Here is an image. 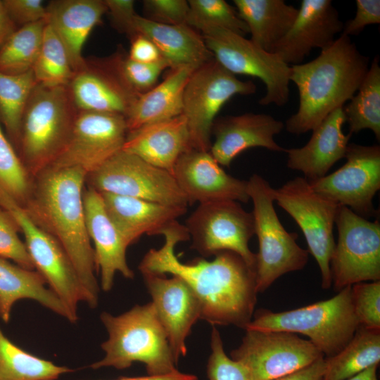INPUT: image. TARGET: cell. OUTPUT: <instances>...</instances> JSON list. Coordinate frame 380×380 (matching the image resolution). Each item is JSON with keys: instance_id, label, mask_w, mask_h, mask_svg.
Here are the masks:
<instances>
[{"instance_id": "obj_1", "label": "cell", "mask_w": 380, "mask_h": 380, "mask_svg": "<svg viewBox=\"0 0 380 380\" xmlns=\"http://www.w3.org/2000/svg\"><path fill=\"white\" fill-rule=\"evenodd\" d=\"M163 246L150 249L139 265L141 274H170L181 278L201 305V319L213 326L246 329L251 322L257 300L255 272L236 253L224 251L208 261L199 258L182 262L175 246L190 240L184 224L176 221L162 234Z\"/></svg>"}, {"instance_id": "obj_18", "label": "cell", "mask_w": 380, "mask_h": 380, "mask_svg": "<svg viewBox=\"0 0 380 380\" xmlns=\"http://www.w3.org/2000/svg\"><path fill=\"white\" fill-rule=\"evenodd\" d=\"M68 88L78 111L118 115L126 118L140 96L122 76L116 52L86 59L75 72Z\"/></svg>"}, {"instance_id": "obj_37", "label": "cell", "mask_w": 380, "mask_h": 380, "mask_svg": "<svg viewBox=\"0 0 380 380\" xmlns=\"http://www.w3.org/2000/svg\"><path fill=\"white\" fill-rule=\"evenodd\" d=\"M32 70L37 84L46 87H68L75 73L65 47L47 23Z\"/></svg>"}, {"instance_id": "obj_10", "label": "cell", "mask_w": 380, "mask_h": 380, "mask_svg": "<svg viewBox=\"0 0 380 380\" xmlns=\"http://www.w3.org/2000/svg\"><path fill=\"white\" fill-rule=\"evenodd\" d=\"M274 201L300 228L321 274V286L332 285L330 261L335 248L334 225L339 208L334 201L312 189L305 177H297L274 189Z\"/></svg>"}, {"instance_id": "obj_20", "label": "cell", "mask_w": 380, "mask_h": 380, "mask_svg": "<svg viewBox=\"0 0 380 380\" xmlns=\"http://www.w3.org/2000/svg\"><path fill=\"white\" fill-rule=\"evenodd\" d=\"M172 175L189 204L219 200L250 201L247 181L226 173L210 151L190 148L179 157Z\"/></svg>"}, {"instance_id": "obj_16", "label": "cell", "mask_w": 380, "mask_h": 380, "mask_svg": "<svg viewBox=\"0 0 380 380\" xmlns=\"http://www.w3.org/2000/svg\"><path fill=\"white\" fill-rule=\"evenodd\" d=\"M346 162L331 174L308 181L314 191L362 217L376 216L373 198L380 189V146L348 144Z\"/></svg>"}, {"instance_id": "obj_47", "label": "cell", "mask_w": 380, "mask_h": 380, "mask_svg": "<svg viewBox=\"0 0 380 380\" xmlns=\"http://www.w3.org/2000/svg\"><path fill=\"white\" fill-rule=\"evenodd\" d=\"M355 4V15L343 24L341 34L358 35L366 26L380 23L379 0H356Z\"/></svg>"}, {"instance_id": "obj_40", "label": "cell", "mask_w": 380, "mask_h": 380, "mask_svg": "<svg viewBox=\"0 0 380 380\" xmlns=\"http://www.w3.org/2000/svg\"><path fill=\"white\" fill-rule=\"evenodd\" d=\"M115 52L122 76L129 86L140 95L154 87L163 71L170 68L163 58L154 63H143L129 59L122 47Z\"/></svg>"}, {"instance_id": "obj_25", "label": "cell", "mask_w": 380, "mask_h": 380, "mask_svg": "<svg viewBox=\"0 0 380 380\" xmlns=\"http://www.w3.org/2000/svg\"><path fill=\"white\" fill-rule=\"evenodd\" d=\"M346 122L343 107L331 112L312 129L308 143L300 148L284 149L289 168L302 172L308 181L327 175L331 167L345 158L352 134H345Z\"/></svg>"}, {"instance_id": "obj_30", "label": "cell", "mask_w": 380, "mask_h": 380, "mask_svg": "<svg viewBox=\"0 0 380 380\" xmlns=\"http://www.w3.org/2000/svg\"><path fill=\"white\" fill-rule=\"evenodd\" d=\"M195 70L170 69L162 82L141 94L125 118L127 132L182 115L184 88Z\"/></svg>"}, {"instance_id": "obj_3", "label": "cell", "mask_w": 380, "mask_h": 380, "mask_svg": "<svg viewBox=\"0 0 380 380\" xmlns=\"http://www.w3.org/2000/svg\"><path fill=\"white\" fill-rule=\"evenodd\" d=\"M350 37L341 34L313 60L291 65L299 105L284 125L291 134L312 131L331 112L343 107L357 91L369 67Z\"/></svg>"}, {"instance_id": "obj_38", "label": "cell", "mask_w": 380, "mask_h": 380, "mask_svg": "<svg viewBox=\"0 0 380 380\" xmlns=\"http://www.w3.org/2000/svg\"><path fill=\"white\" fill-rule=\"evenodd\" d=\"M186 24L202 32L210 27H221L245 37L249 33L235 8L224 0H189Z\"/></svg>"}, {"instance_id": "obj_29", "label": "cell", "mask_w": 380, "mask_h": 380, "mask_svg": "<svg viewBox=\"0 0 380 380\" xmlns=\"http://www.w3.org/2000/svg\"><path fill=\"white\" fill-rule=\"evenodd\" d=\"M46 284L35 270L25 269L0 258V318L8 323L13 305L19 300L30 299L75 323L68 308Z\"/></svg>"}, {"instance_id": "obj_49", "label": "cell", "mask_w": 380, "mask_h": 380, "mask_svg": "<svg viewBox=\"0 0 380 380\" xmlns=\"http://www.w3.org/2000/svg\"><path fill=\"white\" fill-rule=\"evenodd\" d=\"M324 369L322 357L302 369L272 380H322Z\"/></svg>"}, {"instance_id": "obj_35", "label": "cell", "mask_w": 380, "mask_h": 380, "mask_svg": "<svg viewBox=\"0 0 380 380\" xmlns=\"http://www.w3.org/2000/svg\"><path fill=\"white\" fill-rule=\"evenodd\" d=\"M37 84L32 70L15 75L0 72V122L15 149L25 109Z\"/></svg>"}, {"instance_id": "obj_12", "label": "cell", "mask_w": 380, "mask_h": 380, "mask_svg": "<svg viewBox=\"0 0 380 380\" xmlns=\"http://www.w3.org/2000/svg\"><path fill=\"white\" fill-rule=\"evenodd\" d=\"M191 240V248L203 257L229 251L238 254L255 272V253L249 248L255 234L252 212L233 200L199 203L184 224Z\"/></svg>"}, {"instance_id": "obj_5", "label": "cell", "mask_w": 380, "mask_h": 380, "mask_svg": "<svg viewBox=\"0 0 380 380\" xmlns=\"http://www.w3.org/2000/svg\"><path fill=\"white\" fill-rule=\"evenodd\" d=\"M77 113L68 87L35 86L23 115L15 146L32 178L51 166L61 154Z\"/></svg>"}, {"instance_id": "obj_39", "label": "cell", "mask_w": 380, "mask_h": 380, "mask_svg": "<svg viewBox=\"0 0 380 380\" xmlns=\"http://www.w3.org/2000/svg\"><path fill=\"white\" fill-rule=\"evenodd\" d=\"M32 186V178L0 125V189L23 208Z\"/></svg>"}, {"instance_id": "obj_19", "label": "cell", "mask_w": 380, "mask_h": 380, "mask_svg": "<svg viewBox=\"0 0 380 380\" xmlns=\"http://www.w3.org/2000/svg\"><path fill=\"white\" fill-rule=\"evenodd\" d=\"M152 298L177 362L186 354V340L193 325L201 319L199 301L189 286L179 277L141 274Z\"/></svg>"}, {"instance_id": "obj_4", "label": "cell", "mask_w": 380, "mask_h": 380, "mask_svg": "<svg viewBox=\"0 0 380 380\" xmlns=\"http://www.w3.org/2000/svg\"><path fill=\"white\" fill-rule=\"evenodd\" d=\"M100 319L108 337L101 345L104 357L91 364V368L124 369L138 362L145 365L148 376L178 370V362L152 302L136 305L119 315L103 312Z\"/></svg>"}, {"instance_id": "obj_7", "label": "cell", "mask_w": 380, "mask_h": 380, "mask_svg": "<svg viewBox=\"0 0 380 380\" xmlns=\"http://www.w3.org/2000/svg\"><path fill=\"white\" fill-rule=\"evenodd\" d=\"M274 190L258 174L247 181L258 241V252L255 253L258 293L266 291L282 275L303 270L308 261L309 252L296 243L297 234L287 232L279 220L274 208Z\"/></svg>"}, {"instance_id": "obj_45", "label": "cell", "mask_w": 380, "mask_h": 380, "mask_svg": "<svg viewBox=\"0 0 380 380\" xmlns=\"http://www.w3.org/2000/svg\"><path fill=\"white\" fill-rule=\"evenodd\" d=\"M4 8L18 27L46 19V8L42 0H2Z\"/></svg>"}, {"instance_id": "obj_36", "label": "cell", "mask_w": 380, "mask_h": 380, "mask_svg": "<svg viewBox=\"0 0 380 380\" xmlns=\"http://www.w3.org/2000/svg\"><path fill=\"white\" fill-rule=\"evenodd\" d=\"M46 20L17 28L0 49V72L20 75L32 70L39 55Z\"/></svg>"}, {"instance_id": "obj_34", "label": "cell", "mask_w": 380, "mask_h": 380, "mask_svg": "<svg viewBox=\"0 0 380 380\" xmlns=\"http://www.w3.org/2000/svg\"><path fill=\"white\" fill-rule=\"evenodd\" d=\"M73 371L23 350L0 329V380H57Z\"/></svg>"}, {"instance_id": "obj_27", "label": "cell", "mask_w": 380, "mask_h": 380, "mask_svg": "<svg viewBox=\"0 0 380 380\" xmlns=\"http://www.w3.org/2000/svg\"><path fill=\"white\" fill-rule=\"evenodd\" d=\"M191 148L186 118H175L128 131L122 150L172 174L179 157Z\"/></svg>"}, {"instance_id": "obj_51", "label": "cell", "mask_w": 380, "mask_h": 380, "mask_svg": "<svg viewBox=\"0 0 380 380\" xmlns=\"http://www.w3.org/2000/svg\"><path fill=\"white\" fill-rule=\"evenodd\" d=\"M196 375L186 374L179 370L163 376H145L135 377H120L115 380H197Z\"/></svg>"}, {"instance_id": "obj_46", "label": "cell", "mask_w": 380, "mask_h": 380, "mask_svg": "<svg viewBox=\"0 0 380 380\" xmlns=\"http://www.w3.org/2000/svg\"><path fill=\"white\" fill-rule=\"evenodd\" d=\"M112 26L119 32L125 34L131 39L137 33L134 22L137 15L134 1L104 0Z\"/></svg>"}, {"instance_id": "obj_22", "label": "cell", "mask_w": 380, "mask_h": 380, "mask_svg": "<svg viewBox=\"0 0 380 380\" xmlns=\"http://www.w3.org/2000/svg\"><path fill=\"white\" fill-rule=\"evenodd\" d=\"M284 127L283 122L264 113H247L216 118L212 127L215 140L210 153L221 166L229 167L237 156L251 148L284 151L274 139Z\"/></svg>"}, {"instance_id": "obj_48", "label": "cell", "mask_w": 380, "mask_h": 380, "mask_svg": "<svg viewBox=\"0 0 380 380\" xmlns=\"http://www.w3.org/2000/svg\"><path fill=\"white\" fill-rule=\"evenodd\" d=\"M130 42L131 45L127 53L129 59L139 63H151L163 58L156 44L144 35L138 33Z\"/></svg>"}, {"instance_id": "obj_28", "label": "cell", "mask_w": 380, "mask_h": 380, "mask_svg": "<svg viewBox=\"0 0 380 380\" xmlns=\"http://www.w3.org/2000/svg\"><path fill=\"white\" fill-rule=\"evenodd\" d=\"M134 26L137 34L144 35L156 44L170 69H196L214 58L202 34L187 24H160L138 14Z\"/></svg>"}, {"instance_id": "obj_41", "label": "cell", "mask_w": 380, "mask_h": 380, "mask_svg": "<svg viewBox=\"0 0 380 380\" xmlns=\"http://www.w3.org/2000/svg\"><path fill=\"white\" fill-rule=\"evenodd\" d=\"M351 300L359 326L380 331V281L352 285Z\"/></svg>"}, {"instance_id": "obj_44", "label": "cell", "mask_w": 380, "mask_h": 380, "mask_svg": "<svg viewBox=\"0 0 380 380\" xmlns=\"http://www.w3.org/2000/svg\"><path fill=\"white\" fill-rule=\"evenodd\" d=\"M144 18L160 24H186L189 6L186 0L143 1Z\"/></svg>"}, {"instance_id": "obj_2", "label": "cell", "mask_w": 380, "mask_h": 380, "mask_svg": "<svg viewBox=\"0 0 380 380\" xmlns=\"http://www.w3.org/2000/svg\"><path fill=\"white\" fill-rule=\"evenodd\" d=\"M87 173L79 167H48L32 178L23 208L30 219L61 244L72 262L94 309L100 286L94 248L86 225L83 192Z\"/></svg>"}, {"instance_id": "obj_9", "label": "cell", "mask_w": 380, "mask_h": 380, "mask_svg": "<svg viewBox=\"0 0 380 380\" xmlns=\"http://www.w3.org/2000/svg\"><path fill=\"white\" fill-rule=\"evenodd\" d=\"M201 34L214 58L234 75L260 79L266 93L262 106H283L289 99L291 65L274 53L267 52L245 37L221 27H210Z\"/></svg>"}, {"instance_id": "obj_6", "label": "cell", "mask_w": 380, "mask_h": 380, "mask_svg": "<svg viewBox=\"0 0 380 380\" xmlns=\"http://www.w3.org/2000/svg\"><path fill=\"white\" fill-rule=\"evenodd\" d=\"M359 323L351 300V286L329 299L287 311L257 310L246 329L300 334L327 357L341 351L355 334Z\"/></svg>"}, {"instance_id": "obj_15", "label": "cell", "mask_w": 380, "mask_h": 380, "mask_svg": "<svg viewBox=\"0 0 380 380\" xmlns=\"http://www.w3.org/2000/svg\"><path fill=\"white\" fill-rule=\"evenodd\" d=\"M323 354L309 341L282 331L246 329L230 357L246 367L253 380H272L302 369Z\"/></svg>"}, {"instance_id": "obj_8", "label": "cell", "mask_w": 380, "mask_h": 380, "mask_svg": "<svg viewBox=\"0 0 380 380\" xmlns=\"http://www.w3.org/2000/svg\"><path fill=\"white\" fill-rule=\"evenodd\" d=\"M255 91L252 81L238 79L215 58L196 68L183 94L182 115L186 120L191 148L210 151L212 127L222 107L234 95Z\"/></svg>"}, {"instance_id": "obj_32", "label": "cell", "mask_w": 380, "mask_h": 380, "mask_svg": "<svg viewBox=\"0 0 380 380\" xmlns=\"http://www.w3.org/2000/svg\"><path fill=\"white\" fill-rule=\"evenodd\" d=\"M380 362V331L359 326L347 345L324 358L322 380H345Z\"/></svg>"}, {"instance_id": "obj_13", "label": "cell", "mask_w": 380, "mask_h": 380, "mask_svg": "<svg viewBox=\"0 0 380 380\" xmlns=\"http://www.w3.org/2000/svg\"><path fill=\"white\" fill-rule=\"evenodd\" d=\"M0 206L7 210L15 220L24 235L34 270L68 308L76 323L78 304L80 302L87 303V296L68 255L56 239L38 227L23 208L1 189Z\"/></svg>"}, {"instance_id": "obj_23", "label": "cell", "mask_w": 380, "mask_h": 380, "mask_svg": "<svg viewBox=\"0 0 380 380\" xmlns=\"http://www.w3.org/2000/svg\"><path fill=\"white\" fill-rule=\"evenodd\" d=\"M83 203L87 232L94 246L97 272L101 274V288L108 292L117 272L127 279L134 277L126 258L129 246L106 213L99 192L84 187Z\"/></svg>"}, {"instance_id": "obj_21", "label": "cell", "mask_w": 380, "mask_h": 380, "mask_svg": "<svg viewBox=\"0 0 380 380\" xmlns=\"http://www.w3.org/2000/svg\"><path fill=\"white\" fill-rule=\"evenodd\" d=\"M343 23L330 0H303L288 32L271 53L289 65L300 64L312 50L329 46L342 32Z\"/></svg>"}, {"instance_id": "obj_26", "label": "cell", "mask_w": 380, "mask_h": 380, "mask_svg": "<svg viewBox=\"0 0 380 380\" xmlns=\"http://www.w3.org/2000/svg\"><path fill=\"white\" fill-rule=\"evenodd\" d=\"M46 8V23L61 40L74 72L81 69L86 58L84 44L107 8L104 0H54Z\"/></svg>"}, {"instance_id": "obj_50", "label": "cell", "mask_w": 380, "mask_h": 380, "mask_svg": "<svg viewBox=\"0 0 380 380\" xmlns=\"http://www.w3.org/2000/svg\"><path fill=\"white\" fill-rule=\"evenodd\" d=\"M17 28L0 0V49Z\"/></svg>"}, {"instance_id": "obj_42", "label": "cell", "mask_w": 380, "mask_h": 380, "mask_svg": "<svg viewBox=\"0 0 380 380\" xmlns=\"http://www.w3.org/2000/svg\"><path fill=\"white\" fill-rule=\"evenodd\" d=\"M210 347L206 367L209 380H253L244 366L225 353L220 334L215 326L211 331Z\"/></svg>"}, {"instance_id": "obj_24", "label": "cell", "mask_w": 380, "mask_h": 380, "mask_svg": "<svg viewBox=\"0 0 380 380\" xmlns=\"http://www.w3.org/2000/svg\"><path fill=\"white\" fill-rule=\"evenodd\" d=\"M109 218L128 246L144 234L162 235L187 207L172 206L139 198L99 193Z\"/></svg>"}, {"instance_id": "obj_31", "label": "cell", "mask_w": 380, "mask_h": 380, "mask_svg": "<svg viewBox=\"0 0 380 380\" xmlns=\"http://www.w3.org/2000/svg\"><path fill=\"white\" fill-rule=\"evenodd\" d=\"M239 18L246 23L250 40L272 52L293 25L298 8L284 0H234Z\"/></svg>"}, {"instance_id": "obj_43", "label": "cell", "mask_w": 380, "mask_h": 380, "mask_svg": "<svg viewBox=\"0 0 380 380\" xmlns=\"http://www.w3.org/2000/svg\"><path fill=\"white\" fill-rule=\"evenodd\" d=\"M20 232L14 217L0 206V258L10 260L25 269L34 270L26 245L18 236Z\"/></svg>"}, {"instance_id": "obj_52", "label": "cell", "mask_w": 380, "mask_h": 380, "mask_svg": "<svg viewBox=\"0 0 380 380\" xmlns=\"http://www.w3.org/2000/svg\"><path fill=\"white\" fill-rule=\"evenodd\" d=\"M379 365H372L362 372L345 380H379L377 368Z\"/></svg>"}, {"instance_id": "obj_17", "label": "cell", "mask_w": 380, "mask_h": 380, "mask_svg": "<svg viewBox=\"0 0 380 380\" xmlns=\"http://www.w3.org/2000/svg\"><path fill=\"white\" fill-rule=\"evenodd\" d=\"M127 134L123 116L78 111L68 141L51 166L79 167L87 175L122 149Z\"/></svg>"}, {"instance_id": "obj_14", "label": "cell", "mask_w": 380, "mask_h": 380, "mask_svg": "<svg viewBox=\"0 0 380 380\" xmlns=\"http://www.w3.org/2000/svg\"><path fill=\"white\" fill-rule=\"evenodd\" d=\"M335 224L338 241L330 261L336 291L365 281H380V223L340 205Z\"/></svg>"}, {"instance_id": "obj_11", "label": "cell", "mask_w": 380, "mask_h": 380, "mask_svg": "<svg viewBox=\"0 0 380 380\" xmlns=\"http://www.w3.org/2000/svg\"><path fill=\"white\" fill-rule=\"evenodd\" d=\"M85 184L106 192L172 206L187 207L186 197L173 175L121 150L95 171Z\"/></svg>"}, {"instance_id": "obj_33", "label": "cell", "mask_w": 380, "mask_h": 380, "mask_svg": "<svg viewBox=\"0 0 380 380\" xmlns=\"http://www.w3.org/2000/svg\"><path fill=\"white\" fill-rule=\"evenodd\" d=\"M349 134L365 129L372 130L380 140V66L375 57L357 91L343 107Z\"/></svg>"}]
</instances>
